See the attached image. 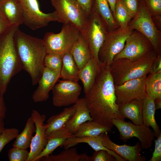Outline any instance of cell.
<instances>
[{"mask_svg": "<svg viewBox=\"0 0 161 161\" xmlns=\"http://www.w3.org/2000/svg\"><path fill=\"white\" fill-rule=\"evenodd\" d=\"M23 11V24L32 30L48 25L52 21L60 22L59 17L55 11L49 13L40 9L37 0H18Z\"/></svg>", "mask_w": 161, "mask_h": 161, "instance_id": "10", "label": "cell"}, {"mask_svg": "<svg viewBox=\"0 0 161 161\" xmlns=\"http://www.w3.org/2000/svg\"><path fill=\"white\" fill-rule=\"evenodd\" d=\"M60 22L70 23L85 33L89 17L76 0H51Z\"/></svg>", "mask_w": 161, "mask_h": 161, "instance_id": "8", "label": "cell"}, {"mask_svg": "<svg viewBox=\"0 0 161 161\" xmlns=\"http://www.w3.org/2000/svg\"><path fill=\"white\" fill-rule=\"evenodd\" d=\"M30 117L35 125V134L31 140L30 150L27 161H34L43 151L47 142L45 134V124L44 123L46 116L41 115L37 111L33 110Z\"/></svg>", "mask_w": 161, "mask_h": 161, "instance_id": "15", "label": "cell"}, {"mask_svg": "<svg viewBox=\"0 0 161 161\" xmlns=\"http://www.w3.org/2000/svg\"><path fill=\"white\" fill-rule=\"evenodd\" d=\"M154 103L156 110L161 108V98H157L154 100Z\"/></svg>", "mask_w": 161, "mask_h": 161, "instance_id": "47", "label": "cell"}, {"mask_svg": "<svg viewBox=\"0 0 161 161\" xmlns=\"http://www.w3.org/2000/svg\"><path fill=\"white\" fill-rule=\"evenodd\" d=\"M60 78V73L45 67L38 83V86L32 95L33 101L38 103L47 100L49 97V92Z\"/></svg>", "mask_w": 161, "mask_h": 161, "instance_id": "17", "label": "cell"}, {"mask_svg": "<svg viewBox=\"0 0 161 161\" xmlns=\"http://www.w3.org/2000/svg\"><path fill=\"white\" fill-rule=\"evenodd\" d=\"M0 12L11 25L23 24V11L18 0H0Z\"/></svg>", "mask_w": 161, "mask_h": 161, "instance_id": "20", "label": "cell"}, {"mask_svg": "<svg viewBox=\"0 0 161 161\" xmlns=\"http://www.w3.org/2000/svg\"><path fill=\"white\" fill-rule=\"evenodd\" d=\"M128 26L145 36L151 43L158 55H161V33L157 29L152 16L143 0H140L137 11Z\"/></svg>", "mask_w": 161, "mask_h": 161, "instance_id": "5", "label": "cell"}, {"mask_svg": "<svg viewBox=\"0 0 161 161\" xmlns=\"http://www.w3.org/2000/svg\"><path fill=\"white\" fill-rule=\"evenodd\" d=\"M35 129L34 122L30 117L27 119L23 131L16 138L13 146L24 149L30 147L32 134Z\"/></svg>", "mask_w": 161, "mask_h": 161, "instance_id": "30", "label": "cell"}, {"mask_svg": "<svg viewBox=\"0 0 161 161\" xmlns=\"http://www.w3.org/2000/svg\"><path fill=\"white\" fill-rule=\"evenodd\" d=\"M76 107L72 106L64 108L60 113L53 115L48 119L45 124L46 137L52 132L64 126L74 113Z\"/></svg>", "mask_w": 161, "mask_h": 161, "instance_id": "26", "label": "cell"}, {"mask_svg": "<svg viewBox=\"0 0 161 161\" xmlns=\"http://www.w3.org/2000/svg\"><path fill=\"white\" fill-rule=\"evenodd\" d=\"M80 32L75 26L70 23L63 24L59 33L47 32L42 39L47 54H55L62 56L69 52Z\"/></svg>", "mask_w": 161, "mask_h": 161, "instance_id": "6", "label": "cell"}, {"mask_svg": "<svg viewBox=\"0 0 161 161\" xmlns=\"http://www.w3.org/2000/svg\"><path fill=\"white\" fill-rule=\"evenodd\" d=\"M15 47L23 69L30 76L35 86L40 79L47 52L42 39L22 32L18 29L14 36Z\"/></svg>", "mask_w": 161, "mask_h": 161, "instance_id": "2", "label": "cell"}, {"mask_svg": "<svg viewBox=\"0 0 161 161\" xmlns=\"http://www.w3.org/2000/svg\"><path fill=\"white\" fill-rule=\"evenodd\" d=\"M74 137V134L64 126L52 132L47 136V142L44 149L34 161H39L41 158L50 155L56 148L63 146L67 139Z\"/></svg>", "mask_w": 161, "mask_h": 161, "instance_id": "19", "label": "cell"}, {"mask_svg": "<svg viewBox=\"0 0 161 161\" xmlns=\"http://www.w3.org/2000/svg\"><path fill=\"white\" fill-rule=\"evenodd\" d=\"M133 30L128 26L125 29L119 27L109 31L98 52L99 61L109 66L115 56L123 49L126 39Z\"/></svg>", "mask_w": 161, "mask_h": 161, "instance_id": "9", "label": "cell"}, {"mask_svg": "<svg viewBox=\"0 0 161 161\" xmlns=\"http://www.w3.org/2000/svg\"><path fill=\"white\" fill-rule=\"evenodd\" d=\"M19 134L17 128L5 129L0 134V153L6 145L15 139Z\"/></svg>", "mask_w": 161, "mask_h": 161, "instance_id": "35", "label": "cell"}, {"mask_svg": "<svg viewBox=\"0 0 161 161\" xmlns=\"http://www.w3.org/2000/svg\"><path fill=\"white\" fill-rule=\"evenodd\" d=\"M93 11L97 13L102 17L107 25L109 31L119 27L107 0H95Z\"/></svg>", "mask_w": 161, "mask_h": 161, "instance_id": "29", "label": "cell"}, {"mask_svg": "<svg viewBox=\"0 0 161 161\" xmlns=\"http://www.w3.org/2000/svg\"><path fill=\"white\" fill-rule=\"evenodd\" d=\"M117 161L115 158L108 151L103 150L95 151L91 157V161Z\"/></svg>", "mask_w": 161, "mask_h": 161, "instance_id": "38", "label": "cell"}, {"mask_svg": "<svg viewBox=\"0 0 161 161\" xmlns=\"http://www.w3.org/2000/svg\"><path fill=\"white\" fill-rule=\"evenodd\" d=\"M113 126L118 130L120 139L124 141L134 137L137 138L142 149L151 147L155 137L154 131L144 124L136 125L120 119L112 120Z\"/></svg>", "mask_w": 161, "mask_h": 161, "instance_id": "11", "label": "cell"}, {"mask_svg": "<svg viewBox=\"0 0 161 161\" xmlns=\"http://www.w3.org/2000/svg\"><path fill=\"white\" fill-rule=\"evenodd\" d=\"M145 86L147 96L154 100L161 98V71L148 74L147 76Z\"/></svg>", "mask_w": 161, "mask_h": 161, "instance_id": "31", "label": "cell"}, {"mask_svg": "<svg viewBox=\"0 0 161 161\" xmlns=\"http://www.w3.org/2000/svg\"><path fill=\"white\" fill-rule=\"evenodd\" d=\"M84 98L92 121L112 128L113 119L125 120L119 112L109 66L105 65L101 68L93 86L85 94Z\"/></svg>", "mask_w": 161, "mask_h": 161, "instance_id": "1", "label": "cell"}, {"mask_svg": "<svg viewBox=\"0 0 161 161\" xmlns=\"http://www.w3.org/2000/svg\"><path fill=\"white\" fill-rule=\"evenodd\" d=\"M3 95L0 92V113L5 116L7 109Z\"/></svg>", "mask_w": 161, "mask_h": 161, "instance_id": "44", "label": "cell"}, {"mask_svg": "<svg viewBox=\"0 0 161 161\" xmlns=\"http://www.w3.org/2000/svg\"><path fill=\"white\" fill-rule=\"evenodd\" d=\"M147 76L128 80L120 85H115L117 104L145 98L147 96L145 86Z\"/></svg>", "mask_w": 161, "mask_h": 161, "instance_id": "14", "label": "cell"}, {"mask_svg": "<svg viewBox=\"0 0 161 161\" xmlns=\"http://www.w3.org/2000/svg\"><path fill=\"white\" fill-rule=\"evenodd\" d=\"M142 105L143 100H134L127 103L119 105V112L123 118L129 119L133 123L142 124Z\"/></svg>", "mask_w": 161, "mask_h": 161, "instance_id": "22", "label": "cell"}, {"mask_svg": "<svg viewBox=\"0 0 161 161\" xmlns=\"http://www.w3.org/2000/svg\"><path fill=\"white\" fill-rule=\"evenodd\" d=\"M108 32L107 25L104 20L98 14L93 11L89 17L83 35L88 44L91 53V58L100 68L105 65L99 61L98 53Z\"/></svg>", "mask_w": 161, "mask_h": 161, "instance_id": "7", "label": "cell"}, {"mask_svg": "<svg viewBox=\"0 0 161 161\" xmlns=\"http://www.w3.org/2000/svg\"><path fill=\"white\" fill-rule=\"evenodd\" d=\"M155 140V147L152 156L149 161H161V134Z\"/></svg>", "mask_w": 161, "mask_h": 161, "instance_id": "40", "label": "cell"}, {"mask_svg": "<svg viewBox=\"0 0 161 161\" xmlns=\"http://www.w3.org/2000/svg\"><path fill=\"white\" fill-rule=\"evenodd\" d=\"M112 128L93 121H88L79 126L74 135L76 137H95L101 133L110 132Z\"/></svg>", "mask_w": 161, "mask_h": 161, "instance_id": "28", "label": "cell"}, {"mask_svg": "<svg viewBox=\"0 0 161 161\" xmlns=\"http://www.w3.org/2000/svg\"><path fill=\"white\" fill-rule=\"evenodd\" d=\"M161 71V55H157L152 66L150 73H154Z\"/></svg>", "mask_w": 161, "mask_h": 161, "instance_id": "43", "label": "cell"}, {"mask_svg": "<svg viewBox=\"0 0 161 161\" xmlns=\"http://www.w3.org/2000/svg\"><path fill=\"white\" fill-rule=\"evenodd\" d=\"M10 25L7 19L0 12V35L7 29Z\"/></svg>", "mask_w": 161, "mask_h": 161, "instance_id": "42", "label": "cell"}, {"mask_svg": "<svg viewBox=\"0 0 161 161\" xmlns=\"http://www.w3.org/2000/svg\"><path fill=\"white\" fill-rule=\"evenodd\" d=\"M80 154H79L77 148L72 147L65 149L56 155H49L41 158L42 161H81Z\"/></svg>", "mask_w": 161, "mask_h": 161, "instance_id": "32", "label": "cell"}, {"mask_svg": "<svg viewBox=\"0 0 161 161\" xmlns=\"http://www.w3.org/2000/svg\"><path fill=\"white\" fill-rule=\"evenodd\" d=\"M79 69L70 52L64 54L62 57V65L60 72L62 80L78 82Z\"/></svg>", "mask_w": 161, "mask_h": 161, "instance_id": "27", "label": "cell"}, {"mask_svg": "<svg viewBox=\"0 0 161 161\" xmlns=\"http://www.w3.org/2000/svg\"><path fill=\"white\" fill-rule=\"evenodd\" d=\"M52 90L53 105L60 107L75 103L79 98L81 88L77 82L63 80L56 83Z\"/></svg>", "mask_w": 161, "mask_h": 161, "instance_id": "13", "label": "cell"}, {"mask_svg": "<svg viewBox=\"0 0 161 161\" xmlns=\"http://www.w3.org/2000/svg\"><path fill=\"white\" fill-rule=\"evenodd\" d=\"M85 143L88 144L95 151L101 150H106L114 156L117 160L120 158L118 154L108 149L102 144L98 135L95 137H74L67 139L63 146L64 149L69 148L79 143Z\"/></svg>", "mask_w": 161, "mask_h": 161, "instance_id": "24", "label": "cell"}, {"mask_svg": "<svg viewBox=\"0 0 161 161\" xmlns=\"http://www.w3.org/2000/svg\"><path fill=\"white\" fill-rule=\"evenodd\" d=\"M98 136L104 146L118 154L126 161L146 160L145 157L141 155L142 148L140 142L132 146L126 145H120L111 140L107 132L101 133Z\"/></svg>", "mask_w": 161, "mask_h": 161, "instance_id": "16", "label": "cell"}, {"mask_svg": "<svg viewBox=\"0 0 161 161\" xmlns=\"http://www.w3.org/2000/svg\"><path fill=\"white\" fill-rule=\"evenodd\" d=\"M153 49L149 40L141 33L135 30L126 39L123 49L115 56L113 61L121 58L136 59Z\"/></svg>", "mask_w": 161, "mask_h": 161, "instance_id": "12", "label": "cell"}, {"mask_svg": "<svg viewBox=\"0 0 161 161\" xmlns=\"http://www.w3.org/2000/svg\"><path fill=\"white\" fill-rule=\"evenodd\" d=\"M69 52L79 70L84 66L92 57L88 44L81 32Z\"/></svg>", "mask_w": 161, "mask_h": 161, "instance_id": "21", "label": "cell"}, {"mask_svg": "<svg viewBox=\"0 0 161 161\" xmlns=\"http://www.w3.org/2000/svg\"><path fill=\"white\" fill-rule=\"evenodd\" d=\"M5 117V116L0 113V134L5 129L4 122Z\"/></svg>", "mask_w": 161, "mask_h": 161, "instance_id": "45", "label": "cell"}, {"mask_svg": "<svg viewBox=\"0 0 161 161\" xmlns=\"http://www.w3.org/2000/svg\"><path fill=\"white\" fill-rule=\"evenodd\" d=\"M156 110L154 100L146 96L143 100V124L148 127L151 126L154 130L155 137L157 138L161 134V132L155 118Z\"/></svg>", "mask_w": 161, "mask_h": 161, "instance_id": "25", "label": "cell"}, {"mask_svg": "<svg viewBox=\"0 0 161 161\" xmlns=\"http://www.w3.org/2000/svg\"><path fill=\"white\" fill-rule=\"evenodd\" d=\"M88 17L93 12L95 0H76Z\"/></svg>", "mask_w": 161, "mask_h": 161, "instance_id": "41", "label": "cell"}, {"mask_svg": "<svg viewBox=\"0 0 161 161\" xmlns=\"http://www.w3.org/2000/svg\"><path fill=\"white\" fill-rule=\"evenodd\" d=\"M19 26L10 25L0 35V92L3 96L12 78L23 69L14 40Z\"/></svg>", "mask_w": 161, "mask_h": 161, "instance_id": "3", "label": "cell"}, {"mask_svg": "<svg viewBox=\"0 0 161 161\" xmlns=\"http://www.w3.org/2000/svg\"><path fill=\"white\" fill-rule=\"evenodd\" d=\"M74 104L76 107L75 111L64 126L73 134L81 124L88 121H92L84 97L79 98Z\"/></svg>", "mask_w": 161, "mask_h": 161, "instance_id": "18", "label": "cell"}, {"mask_svg": "<svg viewBox=\"0 0 161 161\" xmlns=\"http://www.w3.org/2000/svg\"><path fill=\"white\" fill-rule=\"evenodd\" d=\"M102 67L98 66L91 58L84 66L79 70V78L83 85L85 94L88 93L93 86L96 77Z\"/></svg>", "mask_w": 161, "mask_h": 161, "instance_id": "23", "label": "cell"}, {"mask_svg": "<svg viewBox=\"0 0 161 161\" xmlns=\"http://www.w3.org/2000/svg\"><path fill=\"white\" fill-rule=\"evenodd\" d=\"M115 19L119 27L125 29L128 25L132 18L129 14L123 5L120 0H117L114 14Z\"/></svg>", "mask_w": 161, "mask_h": 161, "instance_id": "33", "label": "cell"}, {"mask_svg": "<svg viewBox=\"0 0 161 161\" xmlns=\"http://www.w3.org/2000/svg\"></svg>", "mask_w": 161, "mask_h": 161, "instance_id": "48", "label": "cell"}, {"mask_svg": "<svg viewBox=\"0 0 161 161\" xmlns=\"http://www.w3.org/2000/svg\"><path fill=\"white\" fill-rule=\"evenodd\" d=\"M112 13L114 14L115 11V8L117 0H107Z\"/></svg>", "mask_w": 161, "mask_h": 161, "instance_id": "46", "label": "cell"}, {"mask_svg": "<svg viewBox=\"0 0 161 161\" xmlns=\"http://www.w3.org/2000/svg\"><path fill=\"white\" fill-rule=\"evenodd\" d=\"M157 55L153 49L136 59L121 58L113 61L109 68L115 85L147 76L151 73Z\"/></svg>", "mask_w": 161, "mask_h": 161, "instance_id": "4", "label": "cell"}, {"mask_svg": "<svg viewBox=\"0 0 161 161\" xmlns=\"http://www.w3.org/2000/svg\"><path fill=\"white\" fill-rule=\"evenodd\" d=\"M152 16H161V0H143Z\"/></svg>", "mask_w": 161, "mask_h": 161, "instance_id": "37", "label": "cell"}, {"mask_svg": "<svg viewBox=\"0 0 161 161\" xmlns=\"http://www.w3.org/2000/svg\"><path fill=\"white\" fill-rule=\"evenodd\" d=\"M126 10L132 18L138 9L139 0H120Z\"/></svg>", "mask_w": 161, "mask_h": 161, "instance_id": "39", "label": "cell"}, {"mask_svg": "<svg viewBox=\"0 0 161 161\" xmlns=\"http://www.w3.org/2000/svg\"><path fill=\"white\" fill-rule=\"evenodd\" d=\"M62 56L55 54H47L44 61L45 67L60 73L62 65Z\"/></svg>", "mask_w": 161, "mask_h": 161, "instance_id": "34", "label": "cell"}, {"mask_svg": "<svg viewBox=\"0 0 161 161\" xmlns=\"http://www.w3.org/2000/svg\"><path fill=\"white\" fill-rule=\"evenodd\" d=\"M29 153L27 149L13 147L9 150L7 156L10 161H27Z\"/></svg>", "mask_w": 161, "mask_h": 161, "instance_id": "36", "label": "cell"}]
</instances>
